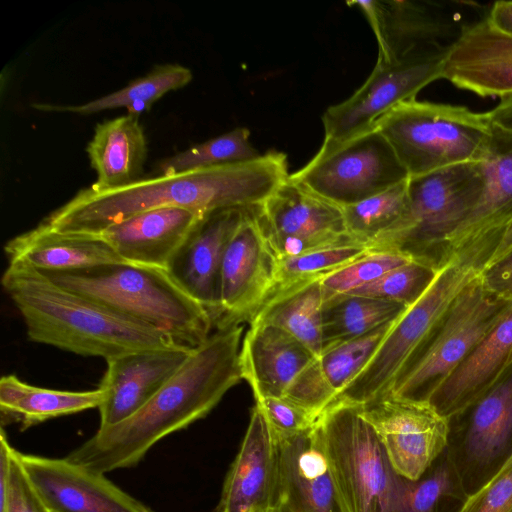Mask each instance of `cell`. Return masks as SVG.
<instances>
[{"mask_svg":"<svg viewBox=\"0 0 512 512\" xmlns=\"http://www.w3.org/2000/svg\"><path fill=\"white\" fill-rule=\"evenodd\" d=\"M288 176L286 155L268 152L239 163L142 177L110 190L88 187L41 223L59 232L96 235L130 216L160 207H181L203 216L223 209L253 208L262 205Z\"/></svg>","mask_w":512,"mask_h":512,"instance_id":"cell-1","label":"cell"},{"mask_svg":"<svg viewBox=\"0 0 512 512\" xmlns=\"http://www.w3.org/2000/svg\"><path fill=\"white\" fill-rule=\"evenodd\" d=\"M243 325L216 329L135 414L96 433L66 458L107 473L136 466L166 436L204 418L242 379Z\"/></svg>","mask_w":512,"mask_h":512,"instance_id":"cell-2","label":"cell"},{"mask_svg":"<svg viewBox=\"0 0 512 512\" xmlns=\"http://www.w3.org/2000/svg\"><path fill=\"white\" fill-rule=\"evenodd\" d=\"M1 283L33 342L106 361L136 351L186 346L161 330L60 287L25 264L9 263Z\"/></svg>","mask_w":512,"mask_h":512,"instance_id":"cell-3","label":"cell"},{"mask_svg":"<svg viewBox=\"0 0 512 512\" xmlns=\"http://www.w3.org/2000/svg\"><path fill=\"white\" fill-rule=\"evenodd\" d=\"M501 235L484 234L442 250L429 285L396 318L367 365L336 401L363 405L389 393L396 378L434 335L460 294L482 275Z\"/></svg>","mask_w":512,"mask_h":512,"instance_id":"cell-4","label":"cell"},{"mask_svg":"<svg viewBox=\"0 0 512 512\" xmlns=\"http://www.w3.org/2000/svg\"><path fill=\"white\" fill-rule=\"evenodd\" d=\"M41 273L60 287L161 330L191 348L205 342L214 329L207 310L167 270L118 262Z\"/></svg>","mask_w":512,"mask_h":512,"instance_id":"cell-5","label":"cell"},{"mask_svg":"<svg viewBox=\"0 0 512 512\" xmlns=\"http://www.w3.org/2000/svg\"><path fill=\"white\" fill-rule=\"evenodd\" d=\"M374 126L387 139L409 178L480 161L494 134L487 112L416 98L400 103Z\"/></svg>","mask_w":512,"mask_h":512,"instance_id":"cell-6","label":"cell"},{"mask_svg":"<svg viewBox=\"0 0 512 512\" xmlns=\"http://www.w3.org/2000/svg\"><path fill=\"white\" fill-rule=\"evenodd\" d=\"M315 428L347 512H388L401 476L360 405L333 402Z\"/></svg>","mask_w":512,"mask_h":512,"instance_id":"cell-7","label":"cell"},{"mask_svg":"<svg viewBox=\"0 0 512 512\" xmlns=\"http://www.w3.org/2000/svg\"><path fill=\"white\" fill-rule=\"evenodd\" d=\"M483 186L480 161L454 165L409 178L408 204L401 219L368 244L371 251H395L436 263L434 248H444Z\"/></svg>","mask_w":512,"mask_h":512,"instance_id":"cell-8","label":"cell"},{"mask_svg":"<svg viewBox=\"0 0 512 512\" xmlns=\"http://www.w3.org/2000/svg\"><path fill=\"white\" fill-rule=\"evenodd\" d=\"M409 178L393 148L374 126L341 142L323 141L315 156L289 179L341 208Z\"/></svg>","mask_w":512,"mask_h":512,"instance_id":"cell-9","label":"cell"},{"mask_svg":"<svg viewBox=\"0 0 512 512\" xmlns=\"http://www.w3.org/2000/svg\"><path fill=\"white\" fill-rule=\"evenodd\" d=\"M511 304L512 300L486 289L480 276L460 294L440 327L396 378L387 395L424 400L483 340Z\"/></svg>","mask_w":512,"mask_h":512,"instance_id":"cell-10","label":"cell"},{"mask_svg":"<svg viewBox=\"0 0 512 512\" xmlns=\"http://www.w3.org/2000/svg\"><path fill=\"white\" fill-rule=\"evenodd\" d=\"M445 54L413 53L377 61L366 81L349 98L326 109L323 141L341 142L363 133L400 103L416 98L424 87L442 79Z\"/></svg>","mask_w":512,"mask_h":512,"instance_id":"cell-11","label":"cell"},{"mask_svg":"<svg viewBox=\"0 0 512 512\" xmlns=\"http://www.w3.org/2000/svg\"><path fill=\"white\" fill-rule=\"evenodd\" d=\"M367 18L378 43L379 62L413 53L447 52L463 29L475 21L464 14L479 7L470 2L353 1Z\"/></svg>","mask_w":512,"mask_h":512,"instance_id":"cell-12","label":"cell"},{"mask_svg":"<svg viewBox=\"0 0 512 512\" xmlns=\"http://www.w3.org/2000/svg\"><path fill=\"white\" fill-rule=\"evenodd\" d=\"M360 413L379 437L394 471L405 479H420L448 444L449 419L427 400L386 395L360 405Z\"/></svg>","mask_w":512,"mask_h":512,"instance_id":"cell-13","label":"cell"},{"mask_svg":"<svg viewBox=\"0 0 512 512\" xmlns=\"http://www.w3.org/2000/svg\"><path fill=\"white\" fill-rule=\"evenodd\" d=\"M256 212L278 259L357 241L346 228L341 207L311 193L289 176L256 207Z\"/></svg>","mask_w":512,"mask_h":512,"instance_id":"cell-14","label":"cell"},{"mask_svg":"<svg viewBox=\"0 0 512 512\" xmlns=\"http://www.w3.org/2000/svg\"><path fill=\"white\" fill-rule=\"evenodd\" d=\"M277 262L256 207L246 209L223 256L215 329L251 321L274 288Z\"/></svg>","mask_w":512,"mask_h":512,"instance_id":"cell-15","label":"cell"},{"mask_svg":"<svg viewBox=\"0 0 512 512\" xmlns=\"http://www.w3.org/2000/svg\"><path fill=\"white\" fill-rule=\"evenodd\" d=\"M273 435L275 472L267 512H347L315 424L296 434Z\"/></svg>","mask_w":512,"mask_h":512,"instance_id":"cell-16","label":"cell"},{"mask_svg":"<svg viewBox=\"0 0 512 512\" xmlns=\"http://www.w3.org/2000/svg\"><path fill=\"white\" fill-rule=\"evenodd\" d=\"M33 490L49 512H153L103 473L68 458H49L16 450Z\"/></svg>","mask_w":512,"mask_h":512,"instance_id":"cell-17","label":"cell"},{"mask_svg":"<svg viewBox=\"0 0 512 512\" xmlns=\"http://www.w3.org/2000/svg\"><path fill=\"white\" fill-rule=\"evenodd\" d=\"M194 348L150 349L107 360L99 384L104 400L99 406L100 425H116L140 410L182 367Z\"/></svg>","mask_w":512,"mask_h":512,"instance_id":"cell-18","label":"cell"},{"mask_svg":"<svg viewBox=\"0 0 512 512\" xmlns=\"http://www.w3.org/2000/svg\"><path fill=\"white\" fill-rule=\"evenodd\" d=\"M442 79L480 97L512 93V33L488 15L467 25L445 54Z\"/></svg>","mask_w":512,"mask_h":512,"instance_id":"cell-19","label":"cell"},{"mask_svg":"<svg viewBox=\"0 0 512 512\" xmlns=\"http://www.w3.org/2000/svg\"><path fill=\"white\" fill-rule=\"evenodd\" d=\"M245 211L231 208L204 216L176 253L168 269L176 283L207 310L214 326L220 310L223 256Z\"/></svg>","mask_w":512,"mask_h":512,"instance_id":"cell-20","label":"cell"},{"mask_svg":"<svg viewBox=\"0 0 512 512\" xmlns=\"http://www.w3.org/2000/svg\"><path fill=\"white\" fill-rule=\"evenodd\" d=\"M512 371V304L472 352L425 397L449 420L474 407Z\"/></svg>","mask_w":512,"mask_h":512,"instance_id":"cell-21","label":"cell"},{"mask_svg":"<svg viewBox=\"0 0 512 512\" xmlns=\"http://www.w3.org/2000/svg\"><path fill=\"white\" fill-rule=\"evenodd\" d=\"M203 217L181 207H160L130 216L91 236L105 241L127 263L168 271Z\"/></svg>","mask_w":512,"mask_h":512,"instance_id":"cell-22","label":"cell"},{"mask_svg":"<svg viewBox=\"0 0 512 512\" xmlns=\"http://www.w3.org/2000/svg\"><path fill=\"white\" fill-rule=\"evenodd\" d=\"M274 472V435L256 404L239 452L225 477L216 512H267Z\"/></svg>","mask_w":512,"mask_h":512,"instance_id":"cell-23","label":"cell"},{"mask_svg":"<svg viewBox=\"0 0 512 512\" xmlns=\"http://www.w3.org/2000/svg\"><path fill=\"white\" fill-rule=\"evenodd\" d=\"M316 356L295 337L272 325H250L241 350L242 379L255 399L282 398Z\"/></svg>","mask_w":512,"mask_h":512,"instance_id":"cell-24","label":"cell"},{"mask_svg":"<svg viewBox=\"0 0 512 512\" xmlns=\"http://www.w3.org/2000/svg\"><path fill=\"white\" fill-rule=\"evenodd\" d=\"M480 164L482 189L467 216L447 238L444 248L487 233L503 234L512 220V134L494 127Z\"/></svg>","mask_w":512,"mask_h":512,"instance_id":"cell-25","label":"cell"},{"mask_svg":"<svg viewBox=\"0 0 512 512\" xmlns=\"http://www.w3.org/2000/svg\"><path fill=\"white\" fill-rule=\"evenodd\" d=\"M4 251L9 263L25 264L40 272L125 262L99 237L59 232L43 223L9 240Z\"/></svg>","mask_w":512,"mask_h":512,"instance_id":"cell-26","label":"cell"},{"mask_svg":"<svg viewBox=\"0 0 512 512\" xmlns=\"http://www.w3.org/2000/svg\"><path fill=\"white\" fill-rule=\"evenodd\" d=\"M86 152L97 174L93 190L120 188L141 179L147 140L138 117L127 114L98 123Z\"/></svg>","mask_w":512,"mask_h":512,"instance_id":"cell-27","label":"cell"},{"mask_svg":"<svg viewBox=\"0 0 512 512\" xmlns=\"http://www.w3.org/2000/svg\"><path fill=\"white\" fill-rule=\"evenodd\" d=\"M104 395L100 388L56 390L30 385L15 375H6L0 380L2 424L18 423L26 429L53 418L99 408Z\"/></svg>","mask_w":512,"mask_h":512,"instance_id":"cell-28","label":"cell"},{"mask_svg":"<svg viewBox=\"0 0 512 512\" xmlns=\"http://www.w3.org/2000/svg\"><path fill=\"white\" fill-rule=\"evenodd\" d=\"M325 300L321 279L295 284L271 294L249 323L278 327L318 357L323 350L322 311Z\"/></svg>","mask_w":512,"mask_h":512,"instance_id":"cell-29","label":"cell"},{"mask_svg":"<svg viewBox=\"0 0 512 512\" xmlns=\"http://www.w3.org/2000/svg\"><path fill=\"white\" fill-rule=\"evenodd\" d=\"M193 78L189 68L179 64L156 65L145 76L127 86L80 105L33 104L38 110L92 114L103 110L125 108L129 115L139 116L150 109L164 94L186 86Z\"/></svg>","mask_w":512,"mask_h":512,"instance_id":"cell-30","label":"cell"},{"mask_svg":"<svg viewBox=\"0 0 512 512\" xmlns=\"http://www.w3.org/2000/svg\"><path fill=\"white\" fill-rule=\"evenodd\" d=\"M512 437V371L475 406L465 436L468 459L479 465L500 457Z\"/></svg>","mask_w":512,"mask_h":512,"instance_id":"cell-31","label":"cell"},{"mask_svg":"<svg viewBox=\"0 0 512 512\" xmlns=\"http://www.w3.org/2000/svg\"><path fill=\"white\" fill-rule=\"evenodd\" d=\"M406 307L394 301L350 294L326 299L322 311L323 350L396 319Z\"/></svg>","mask_w":512,"mask_h":512,"instance_id":"cell-32","label":"cell"},{"mask_svg":"<svg viewBox=\"0 0 512 512\" xmlns=\"http://www.w3.org/2000/svg\"><path fill=\"white\" fill-rule=\"evenodd\" d=\"M250 131L239 127L176 153L157 167L158 174H174L255 159L261 155L250 140Z\"/></svg>","mask_w":512,"mask_h":512,"instance_id":"cell-33","label":"cell"},{"mask_svg":"<svg viewBox=\"0 0 512 512\" xmlns=\"http://www.w3.org/2000/svg\"><path fill=\"white\" fill-rule=\"evenodd\" d=\"M370 251L365 243L349 241L280 258L277 262L275 285L270 295L295 284L322 279Z\"/></svg>","mask_w":512,"mask_h":512,"instance_id":"cell-34","label":"cell"},{"mask_svg":"<svg viewBox=\"0 0 512 512\" xmlns=\"http://www.w3.org/2000/svg\"><path fill=\"white\" fill-rule=\"evenodd\" d=\"M408 180L409 178L361 202L343 207L349 234L368 245L389 231L406 210Z\"/></svg>","mask_w":512,"mask_h":512,"instance_id":"cell-35","label":"cell"},{"mask_svg":"<svg viewBox=\"0 0 512 512\" xmlns=\"http://www.w3.org/2000/svg\"><path fill=\"white\" fill-rule=\"evenodd\" d=\"M395 320L385 323L363 336L326 348L316 358L323 379L337 396L367 365Z\"/></svg>","mask_w":512,"mask_h":512,"instance_id":"cell-36","label":"cell"},{"mask_svg":"<svg viewBox=\"0 0 512 512\" xmlns=\"http://www.w3.org/2000/svg\"><path fill=\"white\" fill-rule=\"evenodd\" d=\"M437 263L411 261L383 274L376 280L347 293L411 305L432 280Z\"/></svg>","mask_w":512,"mask_h":512,"instance_id":"cell-37","label":"cell"},{"mask_svg":"<svg viewBox=\"0 0 512 512\" xmlns=\"http://www.w3.org/2000/svg\"><path fill=\"white\" fill-rule=\"evenodd\" d=\"M455 483L456 473L449 462L415 481L401 476L388 512H437L444 498L452 495Z\"/></svg>","mask_w":512,"mask_h":512,"instance_id":"cell-38","label":"cell"},{"mask_svg":"<svg viewBox=\"0 0 512 512\" xmlns=\"http://www.w3.org/2000/svg\"><path fill=\"white\" fill-rule=\"evenodd\" d=\"M414 260L416 259L395 251H370L321 279L326 299L347 294L376 280L391 269Z\"/></svg>","mask_w":512,"mask_h":512,"instance_id":"cell-39","label":"cell"},{"mask_svg":"<svg viewBox=\"0 0 512 512\" xmlns=\"http://www.w3.org/2000/svg\"><path fill=\"white\" fill-rule=\"evenodd\" d=\"M0 512H49L29 483L4 430L0 437Z\"/></svg>","mask_w":512,"mask_h":512,"instance_id":"cell-40","label":"cell"},{"mask_svg":"<svg viewBox=\"0 0 512 512\" xmlns=\"http://www.w3.org/2000/svg\"><path fill=\"white\" fill-rule=\"evenodd\" d=\"M457 512H512V452L492 477L464 500Z\"/></svg>","mask_w":512,"mask_h":512,"instance_id":"cell-41","label":"cell"},{"mask_svg":"<svg viewBox=\"0 0 512 512\" xmlns=\"http://www.w3.org/2000/svg\"><path fill=\"white\" fill-rule=\"evenodd\" d=\"M316 358L296 377L282 398L319 417L337 395L323 379Z\"/></svg>","mask_w":512,"mask_h":512,"instance_id":"cell-42","label":"cell"},{"mask_svg":"<svg viewBox=\"0 0 512 512\" xmlns=\"http://www.w3.org/2000/svg\"><path fill=\"white\" fill-rule=\"evenodd\" d=\"M273 433L292 435L310 429L318 417L283 398L265 397L256 400Z\"/></svg>","mask_w":512,"mask_h":512,"instance_id":"cell-43","label":"cell"},{"mask_svg":"<svg viewBox=\"0 0 512 512\" xmlns=\"http://www.w3.org/2000/svg\"><path fill=\"white\" fill-rule=\"evenodd\" d=\"M481 281L496 296L512 300V250L488 264L481 275Z\"/></svg>","mask_w":512,"mask_h":512,"instance_id":"cell-44","label":"cell"},{"mask_svg":"<svg viewBox=\"0 0 512 512\" xmlns=\"http://www.w3.org/2000/svg\"><path fill=\"white\" fill-rule=\"evenodd\" d=\"M487 113L494 127L512 134V93L501 97L497 106Z\"/></svg>","mask_w":512,"mask_h":512,"instance_id":"cell-45","label":"cell"},{"mask_svg":"<svg viewBox=\"0 0 512 512\" xmlns=\"http://www.w3.org/2000/svg\"><path fill=\"white\" fill-rule=\"evenodd\" d=\"M488 19L498 29L512 33V1H497L489 8Z\"/></svg>","mask_w":512,"mask_h":512,"instance_id":"cell-46","label":"cell"},{"mask_svg":"<svg viewBox=\"0 0 512 512\" xmlns=\"http://www.w3.org/2000/svg\"><path fill=\"white\" fill-rule=\"evenodd\" d=\"M512 250V220L504 230L494 252L492 253L488 263L491 264L501 257H503L505 254H507L509 251Z\"/></svg>","mask_w":512,"mask_h":512,"instance_id":"cell-47","label":"cell"}]
</instances>
